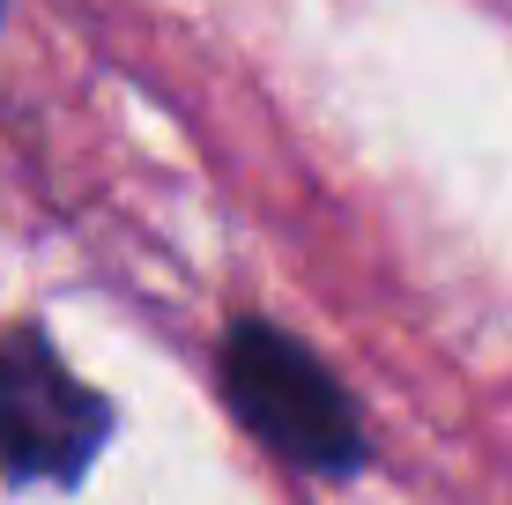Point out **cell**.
<instances>
[{"instance_id":"cell-1","label":"cell","mask_w":512,"mask_h":505,"mask_svg":"<svg viewBox=\"0 0 512 505\" xmlns=\"http://www.w3.org/2000/svg\"><path fill=\"white\" fill-rule=\"evenodd\" d=\"M223 394L238 424L305 476H357L372 454L342 379L275 320H238L223 335Z\"/></svg>"},{"instance_id":"cell-2","label":"cell","mask_w":512,"mask_h":505,"mask_svg":"<svg viewBox=\"0 0 512 505\" xmlns=\"http://www.w3.org/2000/svg\"><path fill=\"white\" fill-rule=\"evenodd\" d=\"M112 409L60 364L45 335L0 342V468L15 483H75L97 461Z\"/></svg>"},{"instance_id":"cell-3","label":"cell","mask_w":512,"mask_h":505,"mask_svg":"<svg viewBox=\"0 0 512 505\" xmlns=\"http://www.w3.org/2000/svg\"><path fill=\"white\" fill-rule=\"evenodd\" d=\"M0 8H8V0H0Z\"/></svg>"}]
</instances>
